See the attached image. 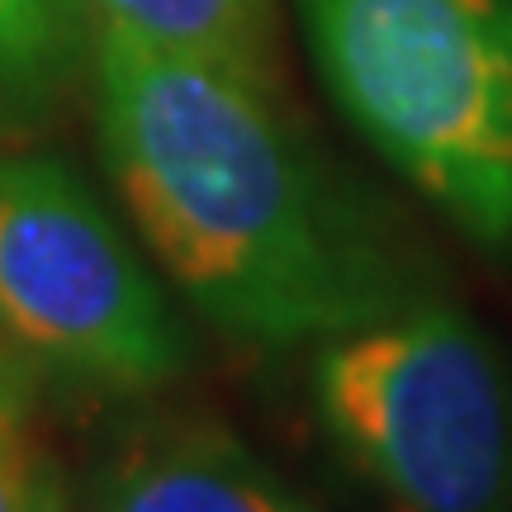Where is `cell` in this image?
<instances>
[{
	"label": "cell",
	"mask_w": 512,
	"mask_h": 512,
	"mask_svg": "<svg viewBox=\"0 0 512 512\" xmlns=\"http://www.w3.org/2000/svg\"><path fill=\"white\" fill-rule=\"evenodd\" d=\"M100 29L275 86L271 0H91Z\"/></svg>",
	"instance_id": "8992f818"
},
{
	"label": "cell",
	"mask_w": 512,
	"mask_h": 512,
	"mask_svg": "<svg viewBox=\"0 0 512 512\" xmlns=\"http://www.w3.org/2000/svg\"><path fill=\"white\" fill-rule=\"evenodd\" d=\"M100 133L138 233L219 332L280 351L413 309L275 86L100 29Z\"/></svg>",
	"instance_id": "6da1fadb"
},
{
	"label": "cell",
	"mask_w": 512,
	"mask_h": 512,
	"mask_svg": "<svg viewBox=\"0 0 512 512\" xmlns=\"http://www.w3.org/2000/svg\"><path fill=\"white\" fill-rule=\"evenodd\" d=\"M337 110L460 233L512 256V0H294Z\"/></svg>",
	"instance_id": "7a4b0ae2"
},
{
	"label": "cell",
	"mask_w": 512,
	"mask_h": 512,
	"mask_svg": "<svg viewBox=\"0 0 512 512\" xmlns=\"http://www.w3.org/2000/svg\"><path fill=\"white\" fill-rule=\"evenodd\" d=\"M67 53L62 0H0V86H34Z\"/></svg>",
	"instance_id": "52a82bcc"
},
{
	"label": "cell",
	"mask_w": 512,
	"mask_h": 512,
	"mask_svg": "<svg viewBox=\"0 0 512 512\" xmlns=\"http://www.w3.org/2000/svg\"><path fill=\"white\" fill-rule=\"evenodd\" d=\"M0 328L114 389H157L185 366V337L143 261L48 157L0 162Z\"/></svg>",
	"instance_id": "277c9868"
},
{
	"label": "cell",
	"mask_w": 512,
	"mask_h": 512,
	"mask_svg": "<svg viewBox=\"0 0 512 512\" xmlns=\"http://www.w3.org/2000/svg\"><path fill=\"white\" fill-rule=\"evenodd\" d=\"M0 512H67L48 456L24 437L19 418L0 403Z\"/></svg>",
	"instance_id": "ba28073f"
},
{
	"label": "cell",
	"mask_w": 512,
	"mask_h": 512,
	"mask_svg": "<svg viewBox=\"0 0 512 512\" xmlns=\"http://www.w3.org/2000/svg\"><path fill=\"white\" fill-rule=\"evenodd\" d=\"M95 512H309L261 460L219 427H181L138 446Z\"/></svg>",
	"instance_id": "5b68a950"
},
{
	"label": "cell",
	"mask_w": 512,
	"mask_h": 512,
	"mask_svg": "<svg viewBox=\"0 0 512 512\" xmlns=\"http://www.w3.org/2000/svg\"><path fill=\"white\" fill-rule=\"evenodd\" d=\"M318 418L394 512H512V380L446 304H413L318 356Z\"/></svg>",
	"instance_id": "3957f363"
}]
</instances>
